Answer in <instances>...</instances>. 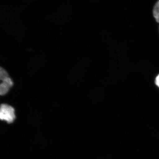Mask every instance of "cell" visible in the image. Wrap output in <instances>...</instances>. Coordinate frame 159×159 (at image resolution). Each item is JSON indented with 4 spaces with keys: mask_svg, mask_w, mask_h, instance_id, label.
<instances>
[{
    "mask_svg": "<svg viewBox=\"0 0 159 159\" xmlns=\"http://www.w3.org/2000/svg\"><path fill=\"white\" fill-rule=\"evenodd\" d=\"M16 118L15 109L13 107L7 104L1 105L0 108V119L11 124Z\"/></svg>",
    "mask_w": 159,
    "mask_h": 159,
    "instance_id": "6da1fadb",
    "label": "cell"
},
{
    "mask_svg": "<svg viewBox=\"0 0 159 159\" xmlns=\"http://www.w3.org/2000/svg\"><path fill=\"white\" fill-rule=\"evenodd\" d=\"M2 81V82L0 85V94L4 95L8 92L10 89L12 87L13 83L9 77Z\"/></svg>",
    "mask_w": 159,
    "mask_h": 159,
    "instance_id": "7a4b0ae2",
    "label": "cell"
},
{
    "mask_svg": "<svg viewBox=\"0 0 159 159\" xmlns=\"http://www.w3.org/2000/svg\"><path fill=\"white\" fill-rule=\"evenodd\" d=\"M153 13L156 21L159 23V0L154 6Z\"/></svg>",
    "mask_w": 159,
    "mask_h": 159,
    "instance_id": "3957f363",
    "label": "cell"
},
{
    "mask_svg": "<svg viewBox=\"0 0 159 159\" xmlns=\"http://www.w3.org/2000/svg\"><path fill=\"white\" fill-rule=\"evenodd\" d=\"M9 75L7 72L2 67L0 69V80L2 81L8 78Z\"/></svg>",
    "mask_w": 159,
    "mask_h": 159,
    "instance_id": "277c9868",
    "label": "cell"
},
{
    "mask_svg": "<svg viewBox=\"0 0 159 159\" xmlns=\"http://www.w3.org/2000/svg\"><path fill=\"white\" fill-rule=\"evenodd\" d=\"M155 83H156L157 86L159 88V74L156 77V81H155Z\"/></svg>",
    "mask_w": 159,
    "mask_h": 159,
    "instance_id": "5b68a950",
    "label": "cell"
}]
</instances>
